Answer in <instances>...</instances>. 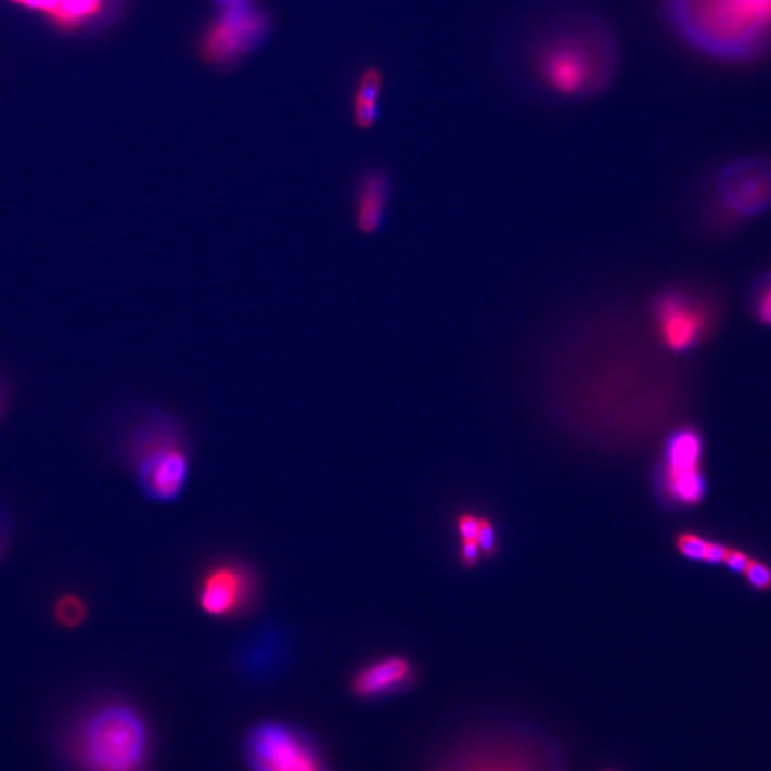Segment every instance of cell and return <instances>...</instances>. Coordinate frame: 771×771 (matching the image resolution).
<instances>
[{"label": "cell", "mask_w": 771, "mask_h": 771, "mask_svg": "<svg viewBox=\"0 0 771 771\" xmlns=\"http://www.w3.org/2000/svg\"><path fill=\"white\" fill-rule=\"evenodd\" d=\"M216 4H222V3H228L230 0H214Z\"/></svg>", "instance_id": "cell-26"}, {"label": "cell", "mask_w": 771, "mask_h": 771, "mask_svg": "<svg viewBox=\"0 0 771 771\" xmlns=\"http://www.w3.org/2000/svg\"><path fill=\"white\" fill-rule=\"evenodd\" d=\"M255 590L249 567L239 562L219 563L203 577L197 603L207 616L229 619L249 607Z\"/></svg>", "instance_id": "cell-10"}, {"label": "cell", "mask_w": 771, "mask_h": 771, "mask_svg": "<svg viewBox=\"0 0 771 771\" xmlns=\"http://www.w3.org/2000/svg\"><path fill=\"white\" fill-rule=\"evenodd\" d=\"M705 439L692 426L671 433L663 452L661 486L666 498L676 506L696 507L707 491L705 472Z\"/></svg>", "instance_id": "cell-7"}, {"label": "cell", "mask_w": 771, "mask_h": 771, "mask_svg": "<svg viewBox=\"0 0 771 771\" xmlns=\"http://www.w3.org/2000/svg\"><path fill=\"white\" fill-rule=\"evenodd\" d=\"M13 540V521L7 504L0 500V562L7 557Z\"/></svg>", "instance_id": "cell-20"}, {"label": "cell", "mask_w": 771, "mask_h": 771, "mask_svg": "<svg viewBox=\"0 0 771 771\" xmlns=\"http://www.w3.org/2000/svg\"><path fill=\"white\" fill-rule=\"evenodd\" d=\"M750 561V554L744 552L742 549L732 548V545H730L728 556H725L723 565L728 567L730 571L743 576V573L746 570V567Z\"/></svg>", "instance_id": "cell-22"}, {"label": "cell", "mask_w": 771, "mask_h": 771, "mask_svg": "<svg viewBox=\"0 0 771 771\" xmlns=\"http://www.w3.org/2000/svg\"><path fill=\"white\" fill-rule=\"evenodd\" d=\"M526 56L531 76L548 92L583 99L613 82L619 48L606 22L590 12L569 11L539 26Z\"/></svg>", "instance_id": "cell-2"}, {"label": "cell", "mask_w": 771, "mask_h": 771, "mask_svg": "<svg viewBox=\"0 0 771 771\" xmlns=\"http://www.w3.org/2000/svg\"><path fill=\"white\" fill-rule=\"evenodd\" d=\"M458 530L462 542H476L479 534L480 517L473 513H463L458 517Z\"/></svg>", "instance_id": "cell-21"}, {"label": "cell", "mask_w": 771, "mask_h": 771, "mask_svg": "<svg viewBox=\"0 0 771 771\" xmlns=\"http://www.w3.org/2000/svg\"><path fill=\"white\" fill-rule=\"evenodd\" d=\"M710 540H707L705 536L694 534V531H683L676 536L674 545L676 550L684 558L692 562H705L707 548H709Z\"/></svg>", "instance_id": "cell-15"}, {"label": "cell", "mask_w": 771, "mask_h": 771, "mask_svg": "<svg viewBox=\"0 0 771 771\" xmlns=\"http://www.w3.org/2000/svg\"><path fill=\"white\" fill-rule=\"evenodd\" d=\"M721 206L742 219L756 218L771 207V160L747 155L729 160L716 175Z\"/></svg>", "instance_id": "cell-8"}, {"label": "cell", "mask_w": 771, "mask_h": 771, "mask_svg": "<svg viewBox=\"0 0 771 771\" xmlns=\"http://www.w3.org/2000/svg\"><path fill=\"white\" fill-rule=\"evenodd\" d=\"M476 543L479 545L481 556L491 558L498 554V539H496L494 526L487 517H480Z\"/></svg>", "instance_id": "cell-19"}, {"label": "cell", "mask_w": 771, "mask_h": 771, "mask_svg": "<svg viewBox=\"0 0 771 771\" xmlns=\"http://www.w3.org/2000/svg\"><path fill=\"white\" fill-rule=\"evenodd\" d=\"M743 576L747 584L756 592L764 593L771 590V566L768 562L751 557Z\"/></svg>", "instance_id": "cell-17"}, {"label": "cell", "mask_w": 771, "mask_h": 771, "mask_svg": "<svg viewBox=\"0 0 771 771\" xmlns=\"http://www.w3.org/2000/svg\"><path fill=\"white\" fill-rule=\"evenodd\" d=\"M51 748L59 771H153L155 734L141 707L111 696L62 717Z\"/></svg>", "instance_id": "cell-1"}, {"label": "cell", "mask_w": 771, "mask_h": 771, "mask_svg": "<svg viewBox=\"0 0 771 771\" xmlns=\"http://www.w3.org/2000/svg\"><path fill=\"white\" fill-rule=\"evenodd\" d=\"M385 78L377 67H368L360 75L358 88L354 99L368 102H381V94Z\"/></svg>", "instance_id": "cell-16"}, {"label": "cell", "mask_w": 771, "mask_h": 771, "mask_svg": "<svg viewBox=\"0 0 771 771\" xmlns=\"http://www.w3.org/2000/svg\"><path fill=\"white\" fill-rule=\"evenodd\" d=\"M242 757L249 771H332L309 732L283 720L252 725L242 741Z\"/></svg>", "instance_id": "cell-6"}, {"label": "cell", "mask_w": 771, "mask_h": 771, "mask_svg": "<svg viewBox=\"0 0 771 771\" xmlns=\"http://www.w3.org/2000/svg\"><path fill=\"white\" fill-rule=\"evenodd\" d=\"M751 310L757 322L771 327V272L766 273L753 287Z\"/></svg>", "instance_id": "cell-14"}, {"label": "cell", "mask_w": 771, "mask_h": 771, "mask_svg": "<svg viewBox=\"0 0 771 771\" xmlns=\"http://www.w3.org/2000/svg\"><path fill=\"white\" fill-rule=\"evenodd\" d=\"M674 34L698 55L729 65L771 51V0H665Z\"/></svg>", "instance_id": "cell-3"}, {"label": "cell", "mask_w": 771, "mask_h": 771, "mask_svg": "<svg viewBox=\"0 0 771 771\" xmlns=\"http://www.w3.org/2000/svg\"><path fill=\"white\" fill-rule=\"evenodd\" d=\"M730 545L723 542H716V540H710L709 548H707L706 561L707 565L719 566L723 565L725 556H728Z\"/></svg>", "instance_id": "cell-24"}, {"label": "cell", "mask_w": 771, "mask_h": 771, "mask_svg": "<svg viewBox=\"0 0 771 771\" xmlns=\"http://www.w3.org/2000/svg\"><path fill=\"white\" fill-rule=\"evenodd\" d=\"M138 484L155 502L170 503L182 494L189 476L188 444H176L156 450L139 460Z\"/></svg>", "instance_id": "cell-11"}, {"label": "cell", "mask_w": 771, "mask_h": 771, "mask_svg": "<svg viewBox=\"0 0 771 771\" xmlns=\"http://www.w3.org/2000/svg\"><path fill=\"white\" fill-rule=\"evenodd\" d=\"M12 2L24 4L26 8L36 9V11H42L53 17L63 0H12Z\"/></svg>", "instance_id": "cell-25"}, {"label": "cell", "mask_w": 771, "mask_h": 771, "mask_svg": "<svg viewBox=\"0 0 771 771\" xmlns=\"http://www.w3.org/2000/svg\"><path fill=\"white\" fill-rule=\"evenodd\" d=\"M428 771H566L552 737L525 724L468 732L446 746Z\"/></svg>", "instance_id": "cell-4"}, {"label": "cell", "mask_w": 771, "mask_h": 771, "mask_svg": "<svg viewBox=\"0 0 771 771\" xmlns=\"http://www.w3.org/2000/svg\"><path fill=\"white\" fill-rule=\"evenodd\" d=\"M394 183L381 168H369L359 175L354 192L355 227L364 236H372L385 227Z\"/></svg>", "instance_id": "cell-13"}, {"label": "cell", "mask_w": 771, "mask_h": 771, "mask_svg": "<svg viewBox=\"0 0 771 771\" xmlns=\"http://www.w3.org/2000/svg\"><path fill=\"white\" fill-rule=\"evenodd\" d=\"M381 102H368L360 101V99H354V105H351V115H354V124L356 128L360 130L372 129L374 125L381 119Z\"/></svg>", "instance_id": "cell-18"}, {"label": "cell", "mask_w": 771, "mask_h": 771, "mask_svg": "<svg viewBox=\"0 0 771 771\" xmlns=\"http://www.w3.org/2000/svg\"><path fill=\"white\" fill-rule=\"evenodd\" d=\"M481 557L479 545L476 542H462V549H460V563L466 569H473L479 565Z\"/></svg>", "instance_id": "cell-23"}, {"label": "cell", "mask_w": 771, "mask_h": 771, "mask_svg": "<svg viewBox=\"0 0 771 771\" xmlns=\"http://www.w3.org/2000/svg\"><path fill=\"white\" fill-rule=\"evenodd\" d=\"M416 671L403 656L377 658L360 667L350 680L354 696L364 702H377L396 696L412 688Z\"/></svg>", "instance_id": "cell-12"}, {"label": "cell", "mask_w": 771, "mask_h": 771, "mask_svg": "<svg viewBox=\"0 0 771 771\" xmlns=\"http://www.w3.org/2000/svg\"><path fill=\"white\" fill-rule=\"evenodd\" d=\"M273 15L259 0L216 4L196 40V53L215 69H233L268 40Z\"/></svg>", "instance_id": "cell-5"}, {"label": "cell", "mask_w": 771, "mask_h": 771, "mask_svg": "<svg viewBox=\"0 0 771 771\" xmlns=\"http://www.w3.org/2000/svg\"><path fill=\"white\" fill-rule=\"evenodd\" d=\"M653 312L661 343L673 354L694 349L710 331L711 316L705 301L678 288L657 297Z\"/></svg>", "instance_id": "cell-9"}]
</instances>
